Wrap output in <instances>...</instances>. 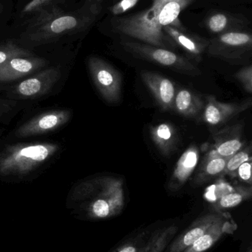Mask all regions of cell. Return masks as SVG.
<instances>
[{
	"mask_svg": "<svg viewBox=\"0 0 252 252\" xmlns=\"http://www.w3.org/2000/svg\"><path fill=\"white\" fill-rule=\"evenodd\" d=\"M177 230L178 228L176 226H170L152 234L150 238L147 240V252L164 251Z\"/></svg>",
	"mask_w": 252,
	"mask_h": 252,
	"instance_id": "603a6c76",
	"label": "cell"
},
{
	"mask_svg": "<svg viewBox=\"0 0 252 252\" xmlns=\"http://www.w3.org/2000/svg\"><path fill=\"white\" fill-rule=\"evenodd\" d=\"M243 133L244 125L242 124L224 127L215 133L213 136L214 145L212 148L222 157L229 158L243 148L244 145Z\"/></svg>",
	"mask_w": 252,
	"mask_h": 252,
	"instance_id": "9a60e30c",
	"label": "cell"
},
{
	"mask_svg": "<svg viewBox=\"0 0 252 252\" xmlns=\"http://www.w3.org/2000/svg\"><path fill=\"white\" fill-rule=\"evenodd\" d=\"M124 206V182L114 177L84 181L71 189L67 207L78 220H97L112 218Z\"/></svg>",
	"mask_w": 252,
	"mask_h": 252,
	"instance_id": "7a4b0ae2",
	"label": "cell"
},
{
	"mask_svg": "<svg viewBox=\"0 0 252 252\" xmlns=\"http://www.w3.org/2000/svg\"><path fill=\"white\" fill-rule=\"evenodd\" d=\"M51 1L53 0H31L22 9V14H29V13H34Z\"/></svg>",
	"mask_w": 252,
	"mask_h": 252,
	"instance_id": "4dcf8cb0",
	"label": "cell"
},
{
	"mask_svg": "<svg viewBox=\"0 0 252 252\" xmlns=\"http://www.w3.org/2000/svg\"><path fill=\"white\" fill-rule=\"evenodd\" d=\"M194 1L152 0L150 7L143 11L113 19L112 29L120 35L175 52L179 47L164 32V28L170 25L179 29H186L179 16Z\"/></svg>",
	"mask_w": 252,
	"mask_h": 252,
	"instance_id": "6da1fadb",
	"label": "cell"
},
{
	"mask_svg": "<svg viewBox=\"0 0 252 252\" xmlns=\"http://www.w3.org/2000/svg\"><path fill=\"white\" fill-rule=\"evenodd\" d=\"M96 15L88 11L82 13H67L52 7L40 12L25 32L26 39L32 44H41L68 34L88 28Z\"/></svg>",
	"mask_w": 252,
	"mask_h": 252,
	"instance_id": "3957f363",
	"label": "cell"
},
{
	"mask_svg": "<svg viewBox=\"0 0 252 252\" xmlns=\"http://www.w3.org/2000/svg\"><path fill=\"white\" fill-rule=\"evenodd\" d=\"M222 213H210L197 219L190 227L185 231L168 247L166 252H183L204 235Z\"/></svg>",
	"mask_w": 252,
	"mask_h": 252,
	"instance_id": "e0dca14e",
	"label": "cell"
},
{
	"mask_svg": "<svg viewBox=\"0 0 252 252\" xmlns=\"http://www.w3.org/2000/svg\"><path fill=\"white\" fill-rule=\"evenodd\" d=\"M72 114L68 109L47 111L19 126L15 130L17 138H28L56 131L69 123Z\"/></svg>",
	"mask_w": 252,
	"mask_h": 252,
	"instance_id": "9c48e42d",
	"label": "cell"
},
{
	"mask_svg": "<svg viewBox=\"0 0 252 252\" xmlns=\"http://www.w3.org/2000/svg\"><path fill=\"white\" fill-rule=\"evenodd\" d=\"M204 24L209 32L218 35L225 32L248 29L250 22L242 15L217 11L210 13Z\"/></svg>",
	"mask_w": 252,
	"mask_h": 252,
	"instance_id": "2e32d148",
	"label": "cell"
},
{
	"mask_svg": "<svg viewBox=\"0 0 252 252\" xmlns=\"http://www.w3.org/2000/svg\"><path fill=\"white\" fill-rule=\"evenodd\" d=\"M204 105L201 96L187 89H181L176 93L173 110L186 118H195L204 110Z\"/></svg>",
	"mask_w": 252,
	"mask_h": 252,
	"instance_id": "ffe728a7",
	"label": "cell"
},
{
	"mask_svg": "<svg viewBox=\"0 0 252 252\" xmlns=\"http://www.w3.org/2000/svg\"><path fill=\"white\" fill-rule=\"evenodd\" d=\"M105 0H86L84 9L93 14L97 15L100 11L102 3Z\"/></svg>",
	"mask_w": 252,
	"mask_h": 252,
	"instance_id": "1f68e13d",
	"label": "cell"
},
{
	"mask_svg": "<svg viewBox=\"0 0 252 252\" xmlns=\"http://www.w3.org/2000/svg\"><path fill=\"white\" fill-rule=\"evenodd\" d=\"M56 1H65V0H56Z\"/></svg>",
	"mask_w": 252,
	"mask_h": 252,
	"instance_id": "e575fe53",
	"label": "cell"
},
{
	"mask_svg": "<svg viewBox=\"0 0 252 252\" xmlns=\"http://www.w3.org/2000/svg\"><path fill=\"white\" fill-rule=\"evenodd\" d=\"M90 76L102 98L109 104H116L121 100L122 77L112 65L97 56L87 59Z\"/></svg>",
	"mask_w": 252,
	"mask_h": 252,
	"instance_id": "52a82bcc",
	"label": "cell"
},
{
	"mask_svg": "<svg viewBox=\"0 0 252 252\" xmlns=\"http://www.w3.org/2000/svg\"><path fill=\"white\" fill-rule=\"evenodd\" d=\"M59 148L53 142L7 145L0 151V176H26L49 161Z\"/></svg>",
	"mask_w": 252,
	"mask_h": 252,
	"instance_id": "277c9868",
	"label": "cell"
},
{
	"mask_svg": "<svg viewBox=\"0 0 252 252\" xmlns=\"http://www.w3.org/2000/svg\"><path fill=\"white\" fill-rule=\"evenodd\" d=\"M227 159L217 154L215 150L211 148L200 164L192 184L195 186H201L222 177L224 175Z\"/></svg>",
	"mask_w": 252,
	"mask_h": 252,
	"instance_id": "ac0fdd59",
	"label": "cell"
},
{
	"mask_svg": "<svg viewBox=\"0 0 252 252\" xmlns=\"http://www.w3.org/2000/svg\"><path fill=\"white\" fill-rule=\"evenodd\" d=\"M164 32L187 55L191 61L200 62L202 56L210 44V39L203 38L195 34L188 32L186 29L180 30L173 26L164 28Z\"/></svg>",
	"mask_w": 252,
	"mask_h": 252,
	"instance_id": "4fadbf2b",
	"label": "cell"
},
{
	"mask_svg": "<svg viewBox=\"0 0 252 252\" xmlns=\"http://www.w3.org/2000/svg\"><path fill=\"white\" fill-rule=\"evenodd\" d=\"M13 103L10 100L0 99V118L13 107Z\"/></svg>",
	"mask_w": 252,
	"mask_h": 252,
	"instance_id": "d6a6232c",
	"label": "cell"
},
{
	"mask_svg": "<svg viewBox=\"0 0 252 252\" xmlns=\"http://www.w3.org/2000/svg\"><path fill=\"white\" fill-rule=\"evenodd\" d=\"M141 0H119L109 9V12L113 16H121L123 13L136 7Z\"/></svg>",
	"mask_w": 252,
	"mask_h": 252,
	"instance_id": "f1b7e54d",
	"label": "cell"
},
{
	"mask_svg": "<svg viewBox=\"0 0 252 252\" xmlns=\"http://www.w3.org/2000/svg\"><path fill=\"white\" fill-rule=\"evenodd\" d=\"M151 139L164 157H170L176 149L179 136L176 127L170 123H162L149 128Z\"/></svg>",
	"mask_w": 252,
	"mask_h": 252,
	"instance_id": "d6986e66",
	"label": "cell"
},
{
	"mask_svg": "<svg viewBox=\"0 0 252 252\" xmlns=\"http://www.w3.org/2000/svg\"><path fill=\"white\" fill-rule=\"evenodd\" d=\"M112 252H146V241H144L143 235L123 244Z\"/></svg>",
	"mask_w": 252,
	"mask_h": 252,
	"instance_id": "4316f807",
	"label": "cell"
},
{
	"mask_svg": "<svg viewBox=\"0 0 252 252\" xmlns=\"http://www.w3.org/2000/svg\"><path fill=\"white\" fill-rule=\"evenodd\" d=\"M44 59L36 56H22L10 59L0 66V84L17 81L42 69L47 65Z\"/></svg>",
	"mask_w": 252,
	"mask_h": 252,
	"instance_id": "8fae6325",
	"label": "cell"
},
{
	"mask_svg": "<svg viewBox=\"0 0 252 252\" xmlns=\"http://www.w3.org/2000/svg\"><path fill=\"white\" fill-rule=\"evenodd\" d=\"M250 159H252V146L249 145L248 146L241 148L236 154L228 158L225 167L224 175H228L232 178L235 177L238 167L243 163Z\"/></svg>",
	"mask_w": 252,
	"mask_h": 252,
	"instance_id": "cb8c5ba5",
	"label": "cell"
},
{
	"mask_svg": "<svg viewBox=\"0 0 252 252\" xmlns=\"http://www.w3.org/2000/svg\"><path fill=\"white\" fill-rule=\"evenodd\" d=\"M141 77L159 107L164 111L173 110V102L177 93L173 81L151 71H142Z\"/></svg>",
	"mask_w": 252,
	"mask_h": 252,
	"instance_id": "7c38bea8",
	"label": "cell"
},
{
	"mask_svg": "<svg viewBox=\"0 0 252 252\" xmlns=\"http://www.w3.org/2000/svg\"><path fill=\"white\" fill-rule=\"evenodd\" d=\"M62 72L59 67L41 69L22 80L9 90L12 97L17 99H36L48 94L59 82Z\"/></svg>",
	"mask_w": 252,
	"mask_h": 252,
	"instance_id": "ba28073f",
	"label": "cell"
},
{
	"mask_svg": "<svg viewBox=\"0 0 252 252\" xmlns=\"http://www.w3.org/2000/svg\"><path fill=\"white\" fill-rule=\"evenodd\" d=\"M1 4H0V12H1Z\"/></svg>",
	"mask_w": 252,
	"mask_h": 252,
	"instance_id": "836d02e7",
	"label": "cell"
},
{
	"mask_svg": "<svg viewBox=\"0 0 252 252\" xmlns=\"http://www.w3.org/2000/svg\"><path fill=\"white\" fill-rule=\"evenodd\" d=\"M227 218L222 213L217 220L193 244L183 252H204L211 248L223 234L229 231Z\"/></svg>",
	"mask_w": 252,
	"mask_h": 252,
	"instance_id": "44dd1931",
	"label": "cell"
},
{
	"mask_svg": "<svg viewBox=\"0 0 252 252\" xmlns=\"http://www.w3.org/2000/svg\"><path fill=\"white\" fill-rule=\"evenodd\" d=\"M234 188L235 187L232 186L224 179L219 178L214 184L207 188L204 193V198L212 204H214L223 195L231 192Z\"/></svg>",
	"mask_w": 252,
	"mask_h": 252,
	"instance_id": "d4e9b609",
	"label": "cell"
},
{
	"mask_svg": "<svg viewBox=\"0 0 252 252\" xmlns=\"http://www.w3.org/2000/svg\"><path fill=\"white\" fill-rule=\"evenodd\" d=\"M199 159V148L195 145H191L176 163L168 184L170 190H179L185 185L198 167Z\"/></svg>",
	"mask_w": 252,
	"mask_h": 252,
	"instance_id": "5bb4252c",
	"label": "cell"
},
{
	"mask_svg": "<svg viewBox=\"0 0 252 252\" xmlns=\"http://www.w3.org/2000/svg\"><path fill=\"white\" fill-rule=\"evenodd\" d=\"M252 159L243 163L235 174V177H238L244 183L248 184L250 186L252 185Z\"/></svg>",
	"mask_w": 252,
	"mask_h": 252,
	"instance_id": "f546056e",
	"label": "cell"
},
{
	"mask_svg": "<svg viewBox=\"0 0 252 252\" xmlns=\"http://www.w3.org/2000/svg\"><path fill=\"white\" fill-rule=\"evenodd\" d=\"M235 78L242 84L246 92L252 93V66L251 64L241 69L235 74Z\"/></svg>",
	"mask_w": 252,
	"mask_h": 252,
	"instance_id": "83f0119b",
	"label": "cell"
},
{
	"mask_svg": "<svg viewBox=\"0 0 252 252\" xmlns=\"http://www.w3.org/2000/svg\"><path fill=\"white\" fill-rule=\"evenodd\" d=\"M29 56H32V54L28 50L13 43H7L0 46V66L13 58Z\"/></svg>",
	"mask_w": 252,
	"mask_h": 252,
	"instance_id": "484cf974",
	"label": "cell"
},
{
	"mask_svg": "<svg viewBox=\"0 0 252 252\" xmlns=\"http://www.w3.org/2000/svg\"><path fill=\"white\" fill-rule=\"evenodd\" d=\"M252 186H236L231 192L226 194L218 201L213 204V207L216 211L221 212L226 209L236 207L246 200L252 197Z\"/></svg>",
	"mask_w": 252,
	"mask_h": 252,
	"instance_id": "7402d4cb",
	"label": "cell"
},
{
	"mask_svg": "<svg viewBox=\"0 0 252 252\" xmlns=\"http://www.w3.org/2000/svg\"><path fill=\"white\" fill-rule=\"evenodd\" d=\"M121 44L125 51L138 59L147 61L183 75L189 76L201 75V69L192 61L176 52L130 39L121 40Z\"/></svg>",
	"mask_w": 252,
	"mask_h": 252,
	"instance_id": "5b68a950",
	"label": "cell"
},
{
	"mask_svg": "<svg viewBox=\"0 0 252 252\" xmlns=\"http://www.w3.org/2000/svg\"><path fill=\"white\" fill-rule=\"evenodd\" d=\"M252 103L251 98L239 103H223L217 100L214 96H207L203 110V120L210 126L223 125L250 109Z\"/></svg>",
	"mask_w": 252,
	"mask_h": 252,
	"instance_id": "30bf717a",
	"label": "cell"
},
{
	"mask_svg": "<svg viewBox=\"0 0 252 252\" xmlns=\"http://www.w3.org/2000/svg\"><path fill=\"white\" fill-rule=\"evenodd\" d=\"M210 56L238 64L250 59L252 53V35L248 29L232 31L210 39L207 49Z\"/></svg>",
	"mask_w": 252,
	"mask_h": 252,
	"instance_id": "8992f818",
	"label": "cell"
}]
</instances>
